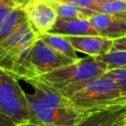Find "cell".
I'll list each match as a JSON object with an SVG mask.
<instances>
[{
	"label": "cell",
	"instance_id": "cell-1",
	"mask_svg": "<svg viewBox=\"0 0 126 126\" xmlns=\"http://www.w3.org/2000/svg\"><path fill=\"white\" fill-rule=\"evenodd\" d=\"M55 90L67 97L76 109L86 113L126 104V96L118 85L105 75Z\"/></svg>",
	"mask_w": 126,
	"mask_h": 126
},
{
	"label": "cell",
	"instance_id": "cell-2",
	"mask_svg": "<svg viewBox=\"0 0 126 126\" xmlns=\"http://www.w3.org/2000/svg\"><path fill=\"white\" fill-rule=\"evenodd\" d=\"M106 72L107 69L105 66L96 60L95 57L87 56L80 58L73 64L41 75L36 79L54 89H61L69 85L103 76Z\"/></svg>",
	"mask_w": 126,
	"mask_h": 126
},
{
	"label": "cell",
	"instance_id": "cell-3",
	"mask_svg": "<svg viewBox=\"0 0 126 126\" xmlns=\"http://www.w3.org/2000/svg\"><path fill=\"white\" fill-rule=\"evenodd\" d=\"M0 112L9 117L15 125L33 122L38 123L32 115L26 93L18 80L0 70Z\"/></svg>",
	"mask_w": 126,
	"mask_h": 126
},
{
	"label": "cell",
	"instance_id": "cell-4",
	"mask_svg": "<svg viewBox=\"0 0 126 126\" xmlns=\"http://www.w3.org/2000/svg\"><path fill=\"white\" fill-rule=\"evenodd\" d=\"M30 111L33 118L40 123L50 126H76L86 115L74 107H59L49 104L34 94H26Z\"/></svg>",
	"mask_w": 126,
	"mask_h": 126
},
{
	"label": "cell",
	"instance_id": "cell-5",
	"mask_svg": "<svg viewBox=\"0 0 126 126\" xmlns=\"http://www.w3.org/2000/svg\"><path fill=\"white\" fill-rule=\"evenodd\" d=\"M31 61L38 77L77 62L51 48L39 38L32 45Z\"/></svg>",
	"mask_w": 126,
	"mask_h": 126
},
{
	"label": "cell",
	"instance_id": "cell-6",
	"mask_svg": "<svg viewBox=\"0 0 126 126\" xmlns=\"http://www.w3.org/2000/svg\"><path fill=\"white\" fill-rule=\"evenodd\" d=\"M24 8L29 25L38 35L47 33L58 18L55 10L45 0H29Z\"/></svg>",
	"mask_w": 126,
	"mask_h": 126
},
{
	"label": "cell",
	"instance_id": "cell-7",
	"mask_svg": "<svg viewBox=\"0 0 126 126\" xmlns=\"http://www.w3.org/2000/svg\"><path fill=\"white\" fill-rule=\"evenodd\" d=\"M38 39V34L25 23L8 38L0 42V64L14 57L24 46L32 44Z\"/></svg>",
	"mask_w": 126,
	"mask_h": 126
},
{
	"label": "cell",
	"instance_id": "cell-8",
	"mask_svg": "<svg viewBox=\"0 0 126 126\" xmlns=\"http://www.w3.org/2000/svg\"><path fill=\"white\" fill-rule=\"evenodd\" d=\"M126 122V104L86 113L76 126H123Z\"/></svg>",
	"mask_w": 126,
	"mask_h": 126
},
{
	"label": "cell",
	"instance_id": "cell-9",
	"mask_svg": "<svg viewBox=\"0 0 126 126\" xmlns=\"http://www.w3.org/2000/svg\"><path fill=\"white\" fill-rule=\"evenodd\" d=\"M76 51L83 52L88 56L97 57L106 54L112 49L113 39L100 35L65 36Z\"/></svg>",
	"mask_w": 126,
	"mask_h": 126
},
{
	"label": "cell",
	"instance_id": "cell-10",
	"mask_svg": "<svg viewBox=\"0 0 126 126\" xmlns=\"http://www.w3.org/2000/svg\"><path fill=\"white\" fill-rule=\"evenodd\" d=\"M90 22L100 36L114 40L126 35V21L117 15L95 13L90 18Z\"/></svg>",
	"mask_w": 126,
	"mask_h": 126
},
{
	"label": "cell",
	"instance_id": "cell-11",
	"mask_svg": "<svg viewBox=\"0 0 126 126\" xmlns=\"http://www.w3.org/2000/svg\"><path fill=\"white\" fill-rule=\"evenodd\" d=\"M47 33L59 34L64 36H82V35H98L90 22V19L76 20H56L53 27Z\"/></svg>",
	"mask_w": 126,
	"mask_h": 126
},
{
	"label": "cell",
	"instance_id": "cell-12",
	"mask_svg": "<svg viewBox=\"0 0 126 126\" xmlns=\"http://www.w3.org/2000/svg\"><path fill=\"white\" fill-rule=\"evenodd\" d=\"M57 13L58 19L61 20H76V19H90L96 12L82 8L69 1H55L45 0Z\"/></svg>",
	"mask_w": 126,
	"mask_h": 126
},
{
	"label": "cell",
	"instance_id": "cell-13",
	"mask_svg": "<svg viewBox=\"0 0 126 126\" xmlns=\"http://www.w3.org/2000/svg\"><path fill=\"white\" fill-rule=\"evenodd\" d=\"M24 6L25 4L16 7L0 27V42L8 38L16 30L28 22Z\"/></svg>",
	"mask_w": 126,
	"mask_h": 126
},
{
	"label": "cell",
	"instance_id": "cell-14",
	"mask_svg": "<svg viewBox=\"0 0 126 126\" xmlns=\"http://www.w3.org/2000/svg\"><path fill=\"white\" fill-rule=\"evenodd\" d=\"M38 38L43 41L45 44L50 46L51 48L55 49L59 53L67 56L68 58L78 61L80 58L77 55V51L73 48L71 43L66 39L64 35L59 34H52V33H44L38 35Z\"/></svg>",
	"mask_w": 126,
	"mask_h": 126
},
{
	"label": "cell",
	"instance_id": "cell-15",
	"mask_svg": "<svg viewBox=\"0 0 126 126\" xmlns=\"http://www.w3.org/2000/svg\"><path fill=\"white\" fill-rule=\"evenodd\" d=\"M95 59L101 62L107 71L126 68V50L111 49L106 54L95 57Z\"/></svg>",
	"mask_w": 126,
	"mask_h": 126
},
{
	"label": "cell",
	"instance_id": "cell-16",
	"mask_svg": "<svg viewBox=\"0 0 126 126\" xmlns=\"http://www.w3.org/2000/svg\"><path fill=\"white\" fill-rule=\"evenodd\" d=\"M94 12L108 15H119L126 12V0H111L108 1L97 8Z\"/></svg>",
	"mask_w": 126,
	"mask_h": 126
},
{
	"label": "cell",
	"instance_id": "cell-17",
	"mask_svg": "<svg viewBox=\"0 0 126 126\" xmlns=\"http://www.w3.org/2000/svg\"><path fill=\"white\" fill-rule=\"evenodd\" d=\"M29 0H5L0 3V27L9 16V14L18 6L24 5Z\"/></svg>",
	"mask_w": 126,
	"mask_h": 126
},
{
	"label": "cell",
	"instance_id": "cell-18",
	"mask_svg": "<svg viewBox=\"0 0 126 126\" xmlns=\"http://www.w3.org/2000/svg\"><path fill=\"white\" fill-rule=\"evenodd\" d=\"M104 75L112 79L118 85L123 94L126 96V68L109 70Z\"/></svg>",
	"mask_w": 126,
	"mask_h": 126
},
{
	"label": "cell",
	"instance_id": "cell-19",
	"mask_svg": "<svg viewBox=\"0 0 126 126\" xmlns=\"http://www.w3.org/2000/svg\"><path fill=\"white\" fill-rule=\"evenodd\" d=\"M108 1H111V0H70L69 2H72L79 7L94 11L95 8H97L98 6L104 4Z\"/></svg>",
	"mask_w": 126,
	"mask_h": 126
},
{
	"label": "cell",
	"instance_id": "cell-20",
	"mask_svg": "<svg viewBox=\"0 0 126 126\" xmlns=\"http://www.w3.org/2000/svg\"><path fill=\"white\" fill-rule=\"evenodd\" d=\"M113 50H126V35L121 36L113 40L112 44Z\"/></svg>",
	"mask_w": 126,
	"mask_h": 126
},
{
	"label": "cell",
	"instance_id": "cell-21",
	"mask_svg": "<svg viewBox=\"0 0 126 126\" xmlns=\"http://www.w3.org/2000/svg\"><path fill=\"white\" fill-rule=\"evenodd\" d=\"M0 126H15V123L9 117L0 112Z\"/></svg>",
	"mask_w": 126,
	"mask_h": 126
},
{
	"label": "cell",
	"instance_id": "cell-22",
	"mask_svg": "<svg viewBox=\"0 0 126 126\" xmlns=\"http://www.w3.org/2000/svg\"><path fill=\"white\" fill-rule=\"evenodd\" d=\"M15 126H50L47 124H43V123H33V122H26V123H21V124H17Z\"/></svg>",
	"mask_w": 126,
	"mask_h": 126
},
{
	"label": "cell",
	"instance_id": "cell-23",
	"mask_svg": "<svg viewBox=\"0 0 126 126\" xmlns=\"http://www.w3.org/2000/svg\"><path fill=\"white\" fill-rule=\"evenodd\" d=\"M117 16L121 17L122 19H124V20L126 21V12H125V13H122V14H119V15H117Z\"/></svg>",
	"mask_w": 126,
	"mask_h": 126
},
{
	"label": "cell",
	"instance_id": "cell-24",
	"mask_svg": "<svg viewBox=\"0 0 126 126\" xmlns=\"http://www.w3.org/2000/svg\"><path fill=\"white\" fill-rule=\"evenodd\" d=\"M55 1H70V0H55Z\"/></svg>",
	"mask_w": 126,
	"mask_h": 126
},
{
	"label": "cell",
	"instance_id": "cell-25",
	"mask_svg": "<svg viewBox=\"0 0 126 126\" xmlns=\"http://www.w3.org/2000/svg\"><path fill=\"white\" fill-rule=\"evenodd\" d=\"M3 1H5V0H0V3H1V2H3Z\"/></svg>",
	"mask_w": 126,
	"mask_h": 126
},
{
	"label": "cell",
	"instance_id": "cell-26",
	"mask_svg": "<svg viewBox=\"0 0 126 126\" xmlns=\"http://www.w3.org/2000/svg\"><path fill=\"white\" fill-rule=\"evenodd\" d=\"M123 126H126V122H125V123H124V124H123Z\"/></svg>",
	"mask_w": 126,
	"mask_h": 126
}]
</instances>
